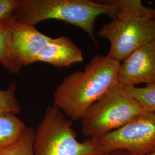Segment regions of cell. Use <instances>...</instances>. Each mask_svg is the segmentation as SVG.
I'll return each mask as SVG.
<instances>
[{
	"instance_id": "obj_1",
	"label": "cell",
	"mask_w": 155,
	"mask_h": 155,
	"mask_svg": "<svg viewBox=\"0 0 155 155\" xmlns=\"http://www.w3.org/2000/svg\"><path fill=\"white\" fill-rule=\"evenodd\" d=\"M120 64L107 56H94L84 70L72 72L57 86L53 106L71 121L81 120L91 106L118 85Z\"/></svg>"
},
{
	"instance_id": "obj_15",
	"label": "cell",
	"mask_w": 155,
	"mask_h": 155,
	"mask_svg": "<svg viewBox=\"0 0 155 155\" xmlns=\"http://www.w3.org/2000/svg\"><path fill=\"white\" fill-rule=\"evenodd\" d=\"M18 0H0V22L14 15Z\"/></svg>"
},
{
	"instance_id": "obj_12",
	"label": "cell",
	"mask_w": 155,
	"mask_h": 155,
	"mask_svg": "<svg viewBox=\"0 0 155 155\" xmlns=\"http://www.w3.org/2000/svg\"><path fill=\"white\" fill-rule=\"evenodd\" d=\"M35 130L27 127L22 136L15 143L0 149V155H34Z\"/></svg>"
},
{
	"instance_id": "obj_16",
	"label": "cell",
	"mask_w": 155,
	"mask_h": 155,
	"mask_svg": "<svg viewBox=\"0 0 155 155\" xmlns=\"http://www.w3.org/2000/svg\"><path fill=\"white\" fill-rule=\"evenodd\" d=\"M105 155H130L124 150H114L106 153Z\"/></svg>"
},
{
	"instance_id": "obj_10",
	"label": "cell",
	"mask_w": 155,
	"mask_h": 155,
	"mask_svg": "<svg viewBox=\"0 0 155 155\" xmlns=\"http://www.w3.org/2000/svg\"><path fill=\"white\" fill-rule=\"evenodd\" d=\"M14 15L0 22V64L12 74H18L22 66L17 60L12 48V25Z\"/></svg>"
},
{
	"instance_id": "obj_13",
	"label": "cell",
	"mask_w": 155,
	"mask_h": 155,
	"mask_svg": "<svg viewBox=\"0 0 155 155\" xmlns=\"http://www.w3.org/2000/svg\"><path fill=\"white\" fill-rule=\"evenodd\" d=\"M124 88L145 110L155 113V83L146 85L144 87L129 86Z\"/></svg>"
},
{
	"instance_id": "obj_6",
	"label": "cell",
	"mask_w": 155,
	"mask_h": 155,
	"mask_svg": "<svg viewBox=\"0 0 155 155\" xmlns=\"http://www.w3.org/2000/svg\"><path fill=\"white\" fill-rule=\"evenodd\" d=\"M99 139L106 153L124 150L130 155H150L155 152V113L145 111Z\"/></svg>"
},
{
	"instance_id": "obj_9",
	"label": "cell",
	"mask_w": 155,
	"mask_h": 155,
	"mask_svg": "<svg viewBox=\"0 0 155 155\" xmlns=\"http://www.w3.org/2000/svg\"><path fill=\"white\" fill-rule=\"evenodd\" d=\"M83 61L81 50L64 36L52 38L36 58V62L47 63L58 68L69 67Z\"/></svg>"
},
{
	"instance_id": "obj_4",
	"label": "cell",
	"mask_w": 155,
	"mask_h": 155,
	"mask_svg": "<svg viewBox=\"0 0 155 155\" xmlns=\"http://www.w3.org/2000/svg\"><path fill=\"white\" fill-rule=\"evenodd\" d=\"M34 155H105L100 139L78 140L72 121L54 106L47 107L35 131Z\"/></svg>"
},
{
	"instance_id": "obj_2",
	"label": "cell",
	"mask_w": 155,
	"mask_h": 155,
	"mask_svg": "<svg viewBox=\"0 0 155 155\" xmlns=\"http://www.w3.org/2000/svg\"><path fill=\"white\" fill-rule=\"evenodd\" d=\"M110 1L114 7L111 20L98 34L110 43L106 56L121 63L134 51L155 41V9L140 0Z\"/></svg>"
},
{
	"instance_id": "obj_7",
	"label": "cell",
	"mask_w": 155,
	"mask_h": 155,
	"mask_svg": "<svg viewBox=\"0 0 155 155\" xmlns=\"http://www.w3.org/2000/svg\"><path fill=\"white\" fill-rule=\"evenodd\" d=\"M155 83V40L134 51L120 64L118 84L123 87Z\"/></svg>"
},
{
	"instance_id": "obj_5",
	"label": "cell",
	"mask_w": 155,
	"mask_h": 155,
	"mask_svg": "<svg viewBox=\"0 0 155 155\" xmlns=\"http://www.w3.org/2000/svg\"><path fill=\"white\" fill-rule=\"evenodd\" d=\"M145 111L125 89L118 84L89 107L80 120L82 132L89 138L100 139Z\"/></svg>"
},
{
	"instance_id": "obj_17",
	"label": "cell",
	"mask_w": 155,
	"mask_h": 155,
	"mask_svg": "<svg viewBox=\"0 0 155 155\" xmlns=\"http://www.w3.org/2000/svg\"><path fill=\"white\" fill-rule=\"evenodd\" d=\"M150 155H155V152H153V153H152V154H150Z\"/></svg>"
},
{
	"instance_id": "obj_3",
	"label": "cell",
	"mask_w": 155,
	"mask_h": 155,
	"mask_svg": "<svg viewBox=\"0 0 155 155\" xmlns=\"http://www.w3.org/2000/svg\"><path fill=\"white\" fill-rule=\"evenodd\" d=\"M114 10L110 0H18L14 16L16 22L33 26L50 19L67 22L82 29L97 46L96 20Z\"/></svg>"
},
{
	"instance_id": "obj_11",
	"label": "cell",
	"mask_w": 155,
	"mask_h": 155,
	"mask_svg": "<svg viewBox=\"0 0 155 155\" xmlns=\"http://www.w3.org/2000/svg\"><path fill=\"white\" fill-rule=\"evenodd\" d=\"M27 127L15 114L0 113V149L17 141Z\"/></svg>"
},
{
	"instance_id": "obj_8",
	"label": "cell",
	"mask_w": 155,
	"mask_h": 155,
	"mask_svg": "<svg viewBox=\"0 0 155 155\" xmlns=\"http://www.w3.org/2000/svg\"><path fill=\"white\" fill-rule=\"evenodd\" d=\"M12 32L13 51L22 67L36 63L40 52L52 39L41 33L35 26L20 24L15 20Z\"/></svg>"
},
{
	"instance_id": "obj_14",
	"label": "cell",
	"mask_w": 155,
	"mask_h": 155,
	"mask_svg": "<svg viewBox=\"0 0 155 155\" xmlns=\"http://www.w3.org/2000/svg\"><path fill=\"white\" fill-rule=\"evenodd\" d=\"M21 107L16 97V84L12 83L5 90L0 89V113L16 114Z\"/></svg>"
}]
</instances>
